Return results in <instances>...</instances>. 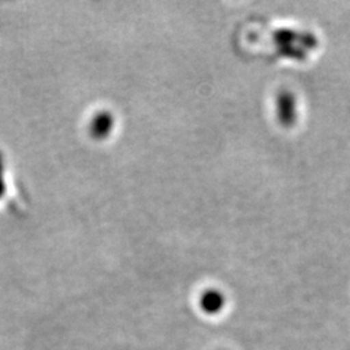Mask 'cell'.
<instances>
[{"instance_id":"6da1fadb","label":"cell","mask_w":350,"mask_h":350,"mask_svg":"<svg viewBox=\"0 0 350 350\" xmlns=\"http://www.w3.org/2000/svg\"><path fill=\"white\" fill-rule=\"evenodd\" d=\"M276 118L279 124L284 127H292L297 121V101L295 95L288 91L282 90L275 99Z\"/></svg>"},{"instance_id":"7a4b0ae2","label":"cell","mask_w":350,"mask_h":350,"mask_svg":"<svg viewBox=\"0 0 350 350\" xmlns=\"http://www.w3.org/2000/svg\"><path fill=\"white\" fill-rule=\"evenodd\" d=\"M202 305L204 309L211 312V313H217V310H219V308L224 305V299L222 295L219 292H208L202 296Z\"/></svg>"}]
</instances>
